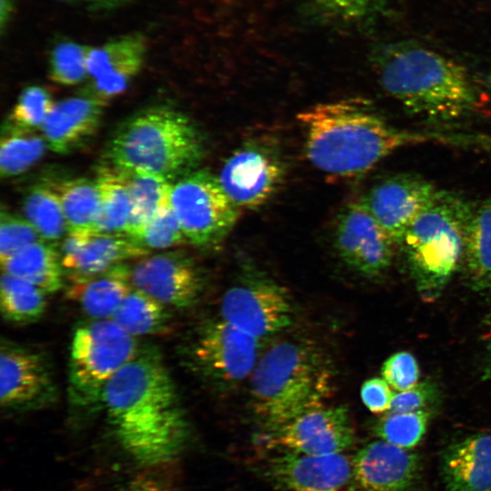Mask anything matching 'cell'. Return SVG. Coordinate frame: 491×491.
Returning <instances> with one entry per match:
<instances>
[{"label": "cell", "mask_w": 491, "mask_h": 491, "mask_svg": "<svg viewBox=\"0 0 491 491\" xmlns=\"http://www.w3.org/2000/svg\"><path fill=\"white\" fill-rule=\"evenodd\" d=\"M102 407L118 444L140 465L168 463L186 444V415L172 376L153 346L139 347L111 378Z\"/></svg>", "instance_id": "obj_1"}, {"label": "cell", "mask_w": 491, "mask_h": 491, "mask_svg": "<svg viewBox=\"0 0 491 491\" xmlns=\"http://www.w3.org/2000/svg\"><path fill=\"white\" fill-rule=\"evenodd\" d=\"M2 271L23 278L45 294L63 286V266L55 244L38 240L1 262Z\"/></svg>", "instance_id": "obj_26"}, {"label": "cell", "mask_w": 491, "mask_h": 491, "mask_svg": "<svg viewBox=\"0 0 491 491\" xmlns=\"http://www.w3.org/2000/svg\"><path fill=\"white\" fill-rule=\"evenodd\" d=\"M334 376L327 357L312 342L287 339L273 345L251 375V407L267 430L325 406Z\"/></svg>", "instance_id": "obj_4"}, {"label": "cell", "mask_w": 491, "mask_h": 491, "mask_svg": "<svg viewBox=\"0 0 491 491\" xmlns=\"http://www.w3.org/2000/svg\"><path fill=\"white\" fill-rule=\"evenodd\" d=\"M437 191L420 175L399 173L373 185L361 200L397 247L407 228Z\"/></svg>", "instance_id": "obj_17"}, {"label": "cell", "mask_w": 491, "mask_h": 491, "mask_svg": "<svg viewBox=\"0 0 491 491\" xmlns=\"http://www.w3.org/2000/svg\"><path fill=\"white\" fill-rule=\"evenodd\" d=\"M128 491H165V490L155 482L146 481V482L138 484L137 486L130 488Z\"/></svg>", "instance_id": "obj_44"}, {"label": "cell", "mask_w": 491, "mask_h": 491, "mask_svg": "<svg viewBox=\"0 0 491 491\" xmlns=\"http://www.w3.org/2000/svg\"><path fill=\"white\" fill-rule=\"evenodd\" d=\"M353 466L356 483L365 491H409L421 469L416 454L382 439L363 446Z\"/></svg>", "instance_id": "obj_19"}, {"label": "cell", "mask_w": 491, "mask_h": 491, "mask_svg": "<svg viewBox=\"0 0 491 491\" xmlns=\"http://www.w3.org/2000/svg\"><path fill=\"white\" fill-rule=\"evenodd\" d=\"M91 46L75 41L56 44L49 57V76L63 85H75L87 79V57Z\"/></svg>", "instance_id": "obj_34"}, {"label": "cell", "mask_w": 491, "mask_h": 491, "mask_svg": "<svg viewBox=\"0 0 491 491\" xmlns=\"http://www.w3.org/2000/svg\"><path fill=\"white\" fill-rule=\"evenodd\" d=\"M259 348V339L221 318L197 329L187 348V359L205 381L227 388L251 376Z\"/></svg>", "instance_id": "obj_9"}, {"label": "cell", "mask_w": 491, "mask_h": 491, "mask_svg": "<svg viewBox=\"0 0 491 491\" xmlns=\"http://www.w3.org/2000/svg\"><path fill=\"white\" fill-rule=\"evenodd\" d=\"M146 52L145 37L139 33L91 47L86 62L88 85L84 94L105 104L121 95L141 71Z\"/></svg>", "instance_id": "obj_18"}, {"label": "cell", "mask_w": 491, "mask_h": 491, "mask_svg": "<svg viewBox=\"0 0 491 491\" xmlns=\"http://www.w3.org/2000/svg\"><path fill=\"white\" fill-rule=\"evenodd\" d=\"M372 65L383 90L409 114L448 123L480 114L489 102L466 65L421 44L399 41L376 50Z\"/></svg>", "instance_id": "obj_2"}, {"label": "cell", "mask_w": 491, "mask_h": 491, "mask_svg": "<svg viewBox=\"0 0 491 491\" xmlns=\"http://www.w3.org/2000/svg\"><path fill=\"white\" fill-rule=\"evenodd\" d=\"M268 436V444L280 451L330 455L351 447L355 430L347 408L323 406L270 431Z\"/></svg>", "instance_id": "obj_15"}, {"label": "cell", "mask_w": 491, "mask_h": 491, "mask_svg": "<svg viewBox=\"0 0 491 491\" xmlns=\"http://www.w3.org/2000/svg\"><path fill=\"white\" fill-rule=\"evenodd\" d=\"M204 153L191 120L169 105H154L126 118L110 138V166L163 176L169 181L194 171Z\"/></svg>", "instance_id": "obj_5"}, {"label": "cell", "mask_w": 491, "mask_h": 491, "mask_svg": "<svg viewBox=\"0 0 491 491\" xmlns=\"http://www.w3.org/2000/svg\"><path fill=\"white\" fill-rule=\"evenodd\" d=\"M88 4L95 6L112 7L123 4L126 0H66Z\"/></svg>", "instance_id": "obj_43"}, {"label": "cell", "mask_w": 491, "mask_h": 491, "mask_svg": "<svg viewBox=\"0 0 491 491\" xmlns=\"http://www.w3.org/2000/svg\"><path fill=\"white\" fill-rule=\"evenodd\" d=\"M41 239L38 232L26 218L6 211L1 212L0 262Z\"/></svg>", "instance_id": "obj_37"}, {"label": "cell", "mask_w": 491, "mask_h": 491, "mask_svg": "<svg viewBox=\"0 0 491 491\" xmlns=\"http://www.w3.org/2000/svg\"><path fill=\"white\" fill-rule=\"evenodd\" d=\"M437 391L435 384L425 381L412 388L394 396L388 412H409L429 409L436 400Z\"/></svg>", "instance_id": "obj_40"}, {"label": "cell", "mask_w": 491, "mask_h": 491, "mask_svg": "<svg viewBox=\"0 0 491 491\" xmlns=\"http://www.w3.org/2000/svg\"><path fill=\"white\" fill-rule=\"evenodd\" d=\"M486 375L488 378L491 379V334L488 336L487 339V345H486Z\"/></svg>", "instance_id": "obj_45"}, {"label": "cell", "mask_w": 491, "mask_h": 491, "mask_svg": "<svg viewBox=\"0 0 491 491\" xmlns=\"http://www.w3.org/2000/svg\"><path fill=\"white\" fill-rule=\"evenodd\" d=\"M461 266L471 289L491 292V195L474 204Z\"/></svg>", "instance_id": "obj_24"}, {"label": "cell", "mask_w": 491, "mask_h": 491, "mask_svg": "<svg viewBox=\"0 0 491 491\" xmlns=\"http://www.w3.org/2000/svg\"><path fill=\"white\" fill-rule=\"evenodd\" d=\"M115 170L125 181L130 196L131 210L125 235L135 241L145 225L171 205L172 184L154 174Z\"/></svg>", "instance_id": "obj_25"}, {"label": "cell", "mask_w": 491, "mask_h": 491, "mask_svg": "<svg viewBox=\"0 0 491 491\" xmlns=\"http://www.w3.org/2000/svg\"><path fill=\"white\" fill-rule=\"evenodd\" d=\"M366 407L374 414H383L390 408L394 394L384 378L373 377L365 381L360 389Z\"/></svg>", "instance_id": "obj_41"}, {"label": "cell", "mask_w": 491, "mask_h": 491, "mask_svg": "<svg viewBox=\"0 0 491 491\" xmlns=\"http://www.w3.org/2000/svg\"><path fill=\"white\" fill-rule=\"evenodd\" d=\"M264 472L278 491H352L356 482L353 459L344 453L281 451L268 459Z\"/></svg>", "instance_id": "obj_14"}, {"label": "cell", "mask_w": 491, "mask_h": 491, "mask_svg": "<svg viewBox=\"0 0 491 491\" xmlns=\"http://www.w3.org/2000/svg\"><path fill=\"white\" fill-rule=\"evenodd\" d=\"M111 319L128 334L135 336L165 332L170 316L166 306L133 287Z\"/></svg>", "instance_id": "obj_29"}, {"label": "cell", "mask_w": 491, "mask_h": 491, "mask_svg": "<svg viewBox=\"0 0 491 491\" xmlns=\"http://www.w3.org/2000/svg\"><path fill=\"white\" fill-rule=\"evenodd\" d=\"M284 175V163L274 148L247 142L227 157L217 177L227 196L240 209L266 203L280 187Z\"/></svg>", "instance_id": "obj_12"}, {"label": "cell", "mask_w": 491, "mask_h": 491, "mask_svg": "<svg viewBox=\"0 0 491 491\" xmlns=\"http://www.w3.org/2000/svg\"><path fill=\"white\" fill-rule=\"evenodd\" d=\"M47 147L44 137L34 130L4 123L0 143V175L3 178L18 175L34 165Z\"/></svg>", "instance_id": "obj_31"}, {"label": "cell", "mask_w": 491, "mask_h": 491, "mask_svg": "<svg viewBox=\"0 0 491 491\" xmlns=\"http://www.w3.org/2000/svg\"><path fill=\"white\" fill-rule=\"evenodd\" d=\"M55 104L45 88L28 86L19 95L7 121L25 129H41Z\"/></svg>", "instance_id": "obj_35"}, {"label": "cell", "mask_w": 491, "mask_h": 491, "mask_svg": "<svg viewBox=\"0 0 491 491\" xmlns=\"http://www.w3.org/2000/svg\"><path fill=\"white\" fill-rule=\"evenodd\" d=\"M430 415L429 409L388 412L377 421L375 432L382 440L411 449L426 434Z\"/></svg>", "instance_id": "obj_33"}, {"label": "cell", "mask_w": 491, "mask_h": 491, "mask_svg": "<svg viewBox=\"0 0 491 491\" xmlns=\"http://www.w3.org/2000/svg\"><path fill=\"white\" fill-rule=\"evenodd\" d=\"M382 0H310L325 18L345 24L361 22L374 15Z\"/></svg>", "instance_id": "obj_38"}, {"label": "cell", "mask_w": 491, "mask_h": 491, "mask_svg": "<svg viewBox=\"0 0 491 491\" xmlns=\"http://www.w3.org/2000/svg\"><path fill=\"white\" fill-rule=\"evenodd\" d=\"M23 212L42 240L55 244L67 231L59 198L50 185L32 187L25 195Z\"/></svg>", "instance_id": "obj_32"}, {"label": "cell", "mask_w": 491, "mask_h": 491, "mask_svg": "<svg viewBox=\"0 0 491 491\" xmlns=\"http://www.w3.org/2000/svg\"><path fill=\"white\" fill-rule=\"evenodd\" d=\"M294 316L287 290L259 272L243 275L221 301V318L259 340L289 327Z\"/></svg>", "instance_id": "obj_10"}, {"label": "cell", "mask_w": 491, "mask_h": 491, "mask_svg": "<svg viewBox=\"0 0 491 491\" xmlns=\"http://www.w3.org/2000/svg\"><path fill=\"white\" fill-rule=\"evenodd\" d=\"M138 346L112 319H92L74 332L68 361V396L75 407H102L111 378L136 354Z\"/></svg>", "instance_id": "obj_7"}, {"label": "cell", "mask_w": 491, "mask_h": 491, "mask_svg": "<svg viewBox=\"0 0 491 491\" xmlns=\"http://www.w3.org/2000/svg\"><path fill=\"white\" fill-rule=\"evenodd\" d=\"M297 119L305 131L307 159L333 177L357 176L401 146L425 139L392 126L359 98L316 105Z\"/></svg>", "instance_id": "obj_3"}, {"label": "cell", "mask_w": 491, "mask_h": 491, "mask_svg": "<svg viewBox=\"0 0 491 491\" xmlns=\"http://www.w3.org/2000/svg\"><path fill=\"white\" fill-rule=\"evenodd\" d=\"M473 206L456 192L438 190L401 239L397 247L423 296H436L461 266Z\"/></svg>", "instance_id": "obj_6"}, {"label": "cell", "mask_w": 491, "mask_h": 491, "mask_svg": "<svg viewBox=\"0 0 491 491\" xmlns=\"http://www.w3.org/2000/svg\"><path fill=\"white\" fill-rule=\"evenodd\" d=\"M56 386L45 356L9 340L0 347V402L11 412L36 410L55 400Z\"/></svg>", "instance_id": "obj_11"}, {"label": "cell", "mask_w": 491, "mask_h": 491, "mask_svg": "<svg viewBox=\"0 0 491 491\" xmlns=\"http://www.w3.org/2000/svg\"><path fill=\"white\" fill-rule=\"evenodd\" d=\"M15 6V0H1L0 22L1 30L4 31L10 21Z\"/></svg>", "instance_id": "obj_42"}, {"label": "cell", "mask_w": 491, "mask_h": 491, "mask_svg": "<svg viewBox=\"0 0 491 491\" xmlns=\"http://www.w3.org/2000/svg\"><path fill=\"white\" fill-rule=\"evenodd\" d=\"M50 186L59 198L67 232L95 234L100 211V194L96 181L76 177L59 181Z\"/></svg>", "instance_id": "obj_27"}, {"label": "cell", "mask_w": 491, "mask_h": 491, "mask_svg": "<svg viewBox=\"0 0 491 491\" xmlns=\"http://www.w3.org/2000/svg\"><path fill=\"white\" fill-rule=\"evenodd\" d=\"M149 249H165L187 243L172 205L155 215L135 239Z\"/></svg>", "instance_id": "obj_36"}, {"label": "cell", "mask_w": 491, "mask_h": 491, "mask_svg": "<svg viewBox=\"0 0 491 491\" xmlns=\"http://www.w3.org/2000/svg\"><path fill=\"white\" fill-rule=\"evenodd\" d=\"M171 205L187 243L198 247L222 242L239 215L218 177L205 170L192 171L172 185Z\"/></svg>", "instance_id": "obj_8"}, {"label": "cell", "mask_w": 491, "mask_h": 491, "mask_svg": "<svg viewBox=\"0 0 491 491\" xmlns=\"http://www.w3.org/2000/svg\"><path fill=\"white\" fill-rule=\"evenodd\" d=\"M105 103L86 94L55 103L41 127L47 147L67 154L96 132Z\"/></svg>", "instance_id": "obj_21"}, {"label": "cell", "mask_w": 491, "mask_h": 491, "mask_svg": "<svg viewBox=\"0 0 491 491\" xmlns=\"http://www.w3.org/2000/svg\"><path fill=\"white\" fill-rule=\"evenodd\" d=\"M381 374L391 387L402 392L418 383L419 367L412 354L401 351L393 354L385 361Z\"/></svg>", "instance_id": "obj_39"}, {"label": "cell", "mask_w": 491, "mask_h": 491, "mask_svg": "<svg viewBox=\"0 0 491 491\" xmlns=\"http://www.w3.org/2000/svg\"><path fill=\"white\" fill-rule=\"evenodd\" d=\"M446 491H491V434L473 435L450 446L441 462Z\"/></svg>", "instance_id": "obj_22"}, {"label": "cell", "mask_w": 491, "mask_h": 491, "mask_svg": "<svg viewBox=\"0 0 491 491\" xmlns=\"http://www.w3.org/2000/svg\"><path fill=\"white\" fill-rule=\"evenodd\" d=\"M335 246L342 261L365 276H377L391 265L396 245L361 198L339 213Z\"/></svg>", "instance_id": "obj_13"}, {"label": "cell", "mask_w": 491, "mask_h": 491, "mask_svg": "<svg viewBox=\"0 0 491 491\" xmlns=\"http://www.w3.org/2000/svg\"><path fill=\"white\" fill-rule=\"evenodd\" d=\"M100 194V211L95 234L125 235L131 203L126 185L112 166H102L95 180Z\"/></svg>", "instance_id": "obj_28"}, {"label": "cell", "mask_w": 491, "mask_h": 491, "mask_svg": "<svg viewBox=\"0 0 491 491\" xmlns=\"http://www.w3.org/2000/svg\"><path fill=\"white\" fill-rule=\"evenodd\" d=\"M149 254L126 235L67 234L61 246V262L71 279L102 273L123 262Z\"/></svg>", "instance_id": "obj_20"}, {"label": "cell", "mask_w": 491, "mask_h": 491, "mask_svg": "<svg viewBox=\"0 0 491 491\" xmlns=\"http://www.w3.org/2000/svg\"><path fill=\"white\" fill-rule=\"evenodd\" d=\"M46 308L45 293L32 283L2 271L0 309L8 322L30 324L40 319Z\"/></svg>", "instance_id": "obj_30"}, {"label": "cell", "mask_w": 491, "mask_h": 491, "mask_svg": "<svg viewBox=\"0 0 491 491\" xmlns=\"http://www.w3.org/2000/svg\"><path fill=\"white\" fill-rule=\"evenodd\" d=\"M130 275L135 289L178 309L194 306L204 289L201 270L180 251L146 256L131 268Z\"/></svg>", "instance_id": "obj_16"}, {"label": "cell", "mask_w": 491, "mask_h": 491, "mask_svg": "<svg viewBox=\"0 0 491 491\" xmlns=\"http://www.w3.org/2000/svg\"><path fill=\"white\" fill-rule=\"evenodd\" d=\"M131 268L116 265L85 278L71 279L67 296L92 319H111L123 299L133 289Z\"/></svg>", "instance_id": "obj_23"}]
</instances>
